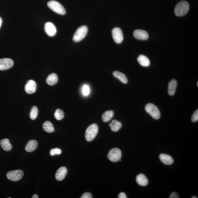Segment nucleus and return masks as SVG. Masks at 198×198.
Returning a JSON list of instances; mask_svg holds the SVG:
<instances>
[{"instance_id": "obj_1", "label": "nucleus", "mask_w": 198, "mask_h": 198, "mask_svg": "<svg viewBox=\"0 0 198 198\" xmlns=\"http://www.w3.org/2000/svg\"><path fill=\"white\" fill-rule=\"evenodd\" d=\"M189 9V5L186 1H181L179 2L175 7V13L178 16H183L186 15Z\"/></svg>"}, {"instance_id": "obj_2", "label": "nucleus", "mask_w": 198, "mask_h": 198, "mask_svg": "<svg viewBox=\"0 0 198 198\" xmlns=\"http://www.w3.org/2000/svg\"><path fill=\"white\" fill-rule=\"evenodd\" d=\"M98 131V125L96 124L90 125L87 129L85 133V137L86 140L88 142L93 140L96 137Z\"/></svg>"}, {"instance_id": "obj_3", "label": "nucleus", "mask_w": 198, "mask_h": 198, "mask_svg": "<svg viewBox=\"0 0 198 198\" xmlns=\"http://www.w3.org/2000/svg\"><path fill=\"white\" fill-rule=\"evenodd\" d=\"M88 29L86 26L83 25L76 30L73 38L74 42H78L82 40L87 34Z\"/></svg>"}, {"instance_id": "obj_4", "label": "nucleus", "mask_w": 198, "mask_h": 198, "mask_svg": "<svg viewBox=\"0 0 198 198\" xmlns=\"http://www.w3.org/2000/svg\"><path fill=\"white\" fill-rule=\"evenodd\" d=\"M48 6L50 9L58 14L63 15L65 14L66 11L64 7L56 1H51L48 3Z\"/></svg>"}, {"instance_id": "obj_5", "label": "nucleus", "mask_w": 198, "mask_h": 198, "mask_svg": "<svg viewBox=\"0 0 198 198\" xmlns=\"http://www.w3.org/2000/svg\"><path fill=\"white\" fill-rule=\"evenodd\" d=\"M145 109L146 112L154 119L157 120L160 118L161 114L159 109L154 104L151 103L146 105Z\"/></svg>"}, {"instance_id": "obj_6", "label": "nucleus", "mask_w": 198, "mask_h": 198, "mask_svg": "<svg viewBox=\"0 0 198 198\" xmlns=\"http://www.w3.org/2000/svg\"><path fill=\"white\" fill-rule=\"evenodd\" d=\"M24 173L21 170H15L8 172L6 177L8 179L14 182L18 181L23 177Z\"/></svg>"}, {"instance_id": "obj_7", "label": "nucleus", "mask_w": 198, "mask_h": 198, "mask_svg": "<svg viewBox=\"0 0 198 198\" xmlns=\"http://www.w3.org/2000/svg\"><path fill=\"white\" fill-rule=\"evenodd\" d=\"M121 157V152L120 149L117 148H114L111 149L109 151L107 157L108 159L112 162H117L120 161Z\"/></svg>"}, {"instance_id": "obj_8", "label": "nucleus", "mask_w": 198, "mask_h": 198, "mask_svg": "<svg viewBox=\"0 0 198 198\" xmlns=\"http://www.w3.org/2000/svg\"><path fill=\"white\" fill-rule=\"evenodd\" d=\"M112 35L114 41L116 43L120 44L122 42L124 39L123 33L119 28H114L113 29Z\"/></svg>"}, {"instance_id": "obj_9", "label": "nucleus", "mask_w": 198, "mask_h": 198, "mask_svg": "<svg viewBox=\"0 0 198 198\" xmlns=\"http://www.w3.org/2000/svg\"><path fill=\"white\" fill-rule=\"evenodd\" d=\"M45 30L47 34L50 37L54 36L57 32V29L54 24L50 22L45 24Z\"/></svg>"}, {"instance_id": "obj_10", "label": "nucleus", "mask_w": 198, "mask_h": 198, "mask_svg": "<svg viewBox=\"0 0 198 198\" xmlns=\"http://www.w3.org/2000/svg\"><path fill=\"white\" fill-rule=\"evenodd\" d=\"M14 62L12 59L5 58L0 59V70L9 69L13 65Z\"/></svg>"}, {"instance_id": "obj_11", "label": "nucleus", "mask_w": 198, "mask_h": 198, "mask_svg": "<svg viewBox=\"0 0 198 198\" xmlns=\"http://www.w3.org/2000/svg\"><path fill=\"white\" fill-rule=\"evenodd\" d=\"M133 35L137 39L141 40H146L148 39L149 35L146 31L142 29H137L134 32Z\"/></svg>"}, {"instance_id": "obj_12", "label": "nucleus", "mask_w": 198, "mask_h": 198, "mask_svg": "<svg viewBox=\"0 0 198 198\" xmlns=\"http://www.w3.org/2000/svg\"><path fill=\"white\" fill-rule=\"evenodd\" d=\"M36 88V83L34 81L29 80L25 86V89L26 93L32 94L35 92Z\"/></svg>"}, {"instance_id": "obj_13", "label": "nucleus", "mask_w": 198, "mask_h": 198, "mask_svg": "<svg viewBox=\"0 0 198 198\" xmlns=\"http://www.w3.org/2000/svg\"><path fill=\"white\" fill-rule=\"evenodd\" d=\"M67 173V168L65 167H62L57 170L56 173H55V178L58 181H61L65 178Z\"/></svg>"}, {"instance_id": "obj_14", "label": "nucleus", "mask_w": 198, "mask_h": 198, "mask_svg": "<svg viewBox=\"0 0 198 198\" xmlns=\"http://www.w3.org/2000/svg\"><path fill=\"white\" fill-rule=\"evenodd\" d=\"M159 157L161 162L165 164L170 165L172 164L173 162V158L168 154H161Z\"/></svg>"}, {"instance_id": "obj_15", "label": "nucleus", "mask_w": 198, "mask_h": 198, "mask_svg": "<svg viewBox=\"0 0 198 198\" xmlns=\"http://www.w3.org/2000/svg\"><path fill=\"white\" fill-rule=\"evenodd\" d=\"M38 147V142L35 140H31L28 142L25 147V150L28 152H33Z\"/></svg>"}, {"instance_id": "obj_16", "label": "nucleus", "mask_w": 198, "mask_h": 198, "mask_svg": "<svg viewBox=\"0 0 198 198\" xmlns=\"http://www.w3.org/2000/svg\"><path fill=\"white\" fill-rule=\"evenodd\" d=\"M136 181L139 185L141 186H146L148 183V180L146 177L142 173L137 175L136 177Z\"/></svg>"}, {"instance_id": "obj_17", "label": "nucleus", "mask_w": 198, "mask_h": 198, "mask_svg": "<svg viewBox=\"0 0 198 198\" xmlns=\"http://www.w3.org/2000/svg\"><path fill=\"white\" fill-rule=\"evenodd\" d=\"M177 81L173 79L170 81L168 87V93L171 96L175 94L177 89Z\"/></svg>"}, {"instance_id": "obj_18", "label": "nucleus", "mask_w": 198, "mask_h": 198, "mask_svg": "<svg viewBox=\"0 0 198 198\" xmlns=\"http://www.w3.org/2000/svg\"><path fill=\"white\" fill-rule=\"evenodd\" d=\"M137 60L140 65L143 67H147L150 65V61L149 58L145 55H140L138 56Z\"/></svg>"}, {"instance_id": "obj_19", "label": "nucleus", "mask_w": 198, "mask_h": 198, "mask_svg": "<svg viewBox=\"0 0 198 198\" xmlns=\"http://www.w3.org/2000/svg\"><path fill=\"white\" fill-rule=\"evenodd\" d=\"M0 145L2 148L5 151H9L12 149V146L8 139H4L1 140L0 141Z\"/></svg>"}, {"instance_id": "obj_20", "label": "nucleus", "mask_w": 198, "mask_h": 198, "mask_svg": "<svg viewBox=\"0 0 198 198\" xmlns=\"http://www.w3.org/2000/svg\"><path fill=\"white\" fill-rule=\"evenodd\" d=\"M113 74L114 77L119 79L121 82L124 84H127V78L126 77V76L122 73L119 72V71H115L114 72Z\"/></svg>"}, {"instance_id": "obj_21", "label": "nucleus", "mask_w": 198, "mask_h": 198, "mask_svg": "<svg viewBox=\"0 0 198 198\" xmlns=\"http://www.w3.org/2000/svg\"><path fill=\"white\" fill-rule=\"evenodd\" d=\"M58 81V76L57 74L53 73L48 75L46 79V83L50 86L56 84Z\"/></svg>"}, {"instance_id": "obj_22", "label": "nucleus", "mask_w": 198, "mask_h": 198, "mask_svg": "<svg viewBox=\"0 0 198 198\" xmlns=\"http://www.w3.org/2000/svg\"><path fill=\"white\" fill-rule=\"evenodd\" d=\"M109 126L112 131L117 132L120 129L122 126V124L116 120H114L109 124Z\"/></svg>"}, {"instance_id": "obj_23", "label": "nucleus", "mask_w": 198, "mask_h": 198, "mask_svg": "<svg viewBox=\"0 0 198 198\" xmlns=\"http://www.w3.org/2000/svg\"><path fill=\"white\" fill-rule=\"evenodd\" d=\"M114 116V112L112 111H107L104 112L102 116L104 122H107L111 120Z\"/></svg>"}, {"instance_id": "obj_24", "label": "nucleus", "mask_w": 198, "mask_h": 198, "mask_svg": "<svg viewBox=\"0 0 198 198\" xmlns=\"http://www.w3.org/2000/svg\"><path fill=\"white\" fill-rule=\"evenodd\" d=\"M43 128L44 131L48 133H53L54 131L53 124L49 121H46L43 123Z\"/></svg>"}, {"instance_id": "obj_25", "label": "nucleus", "mask_w": 198, "mask_h": 198, "mask_svg": "<svg viewBox=\"0 0 198 198\" xmlns=\"http://www.w3.org/2000/svg\"><path fill=\"white\" fill-rule=\"evenodd\" d=\"M64 112L61 109H58L55 111L54 117L57 120H61L64 118Z\"/></svg>"}, {"instance_id": "obj_26", "label": "nucleus", "mask_w": 198, "mask_h": 198, "mask_svg": "<svg viewBox=\"0 0 198 198\" xmlns=\"http://www.w3.org/2000/svg\"><path fill=\"white\" fill-rule=\"evenodd\" d=\"M38 112V109L37 107L36 106L32 107L30 113L31 119L32 120L35 119L37 117Z\"/></svg>"}, {"instance_id": "obj_27", "label": "nucleus", "mask_w": 198, "mask_h": 198, "mask_svg": "<svg viewBox=\"0 0 198 198\" xmlns=\"http://www.w3.org/2000/svg\"><path fill=\"white\" fill-rule=\"evenodd\" d=\"M61 153V150L58 148L51 149L50 152V155L52 156L55 155H60Z\"/></svg>"}, {"instance_id": "obj_28", "label": "nucleus", "mask_w": 198, "mask_h": 198, "mask_svg": "<svg viewBox=\"0 0 198 198\" xmlns=\"http://www.w3.org/2000/svg\"><path fill=\"white\" fill-rule=\"evenodd\" d=\"M90 92V88L87 85H85L83 86L82 89L83 94L84 96H87L89 94Z\"/></svg>"}, {"instance_id": "obj_29", "label": "nucleus", "mask_w": 198, "mask_h": 198, "mask_svg": "<svg viewBox=\"0 0 198 198\" xmlns=\"http://www.w3.org/2000/svg\"><path fill=\"white\" fill-rule=\"evenodd\" d=\"M191 120L193 122H197L198 120V110L197 109L195 112H194L191 118Z\"/></svg>"}, {"instance_id": "obj_30", "label": "nucleus", "mask_w": 198, "mask_h": 198, "mask_svg": "<svg viewBox=\"0 0 198 198\" xmlns=\"http://www.w3.org/2000/svg\"><path fill=\"white\" fill-rule=\"evenodd\" d=\"M81 198H93L91 193H90L87 192L83 194L81 196Z\"/></svg>"}, {"instance_id": "obj_31", "label": "nucleus", "mask_w": 198, "mask_h": 198, "mask_svg": "<svg viewBox=\"0 0 198 198\" xmlns=\"http://www.w3.org/2000/svg\"><path fill=\"white\" fill-rule=\"evenodd\" d=\"M170 198H178L179 196L178 194L175 192H173L170 194Z\"/></svg>"}, {"instance_id": "obj_32", "label": "nucleus", "mask_w": 198, "mask_h": 198, "mask_svg": "<svg viewBox=\"0 0 198 198\" xmlns=\"http://www.w3.org/2000/svg\"><path fill=\"white\" fill-rule=\"evenodd\" d=\"M118 198H127V196L126 195V194L124 193L123 192H121V193L119 194V196H118Z\"/></svg>"}, {"instance_id": "obj_33", "label": "nucleus", "mask_w": 198, "mask_h": 198, "mask_svg": "<svg viewBox=\"0 0 198 198\" xmlns=\"http://www.w3.org/2000/svg\"><path fill=\"white\" fill-rule=\"evenodd\" d=\"M32 198H38L39 197H38V196L37 195V194H34V195L33 196Z\"/></svg>"}, {"instance_id": "obj_34", "label": "nucleus", "mask_w": 198, "mask_h": 198, "mask_svg": "<svg viewBox=\"0 0 198 198\" xmlns=\"http://www.w3.org/2000/svg\"><path fill=\"white\" fill-rule=\"evenodd\" d=\"M2 19L0 17V28H1L2 24Z\"/></svg>"}, {"instance_id": "obj_35", "label": "nucleus", "mask_w": 198, "mask_h": 198, "mask_svg": "<svg viewBox=\"0 0 198 198\" xmlns=\"http://www.w3.org/2000/svg\"><path fill=\"white\" fill-rule=\"evenodd\" d=\"M192 198H197V197H195V196H193V197H192Z\"/></svg>"}, {"instance_id": "obj_36", "label": "nucleus", "mask_w": 198, "mask_h": 198, "mask_svg": "<svg viewBox=\"0 0 198 198\" xmlns=\"http://www.w3.org/2000/svg\"><path fill=\"white\" fill-rule=\"evenodd\" d=\"M197 86H198V82H197Z\"/></svg>"}]
</instances>
